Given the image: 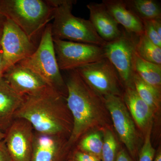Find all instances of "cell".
Segmentation results:
<instances>
[{"label":"cell","instance_id":"e0dca14e","mask_svg":"<svg viewBox=\"0 0 161 161\" xmlns=\"http://www.w3.org/2000/svg\"><path fill=\"white\" fill-rule=\"evenodd\" d=\"M122 98L137 125L142 129L148 128L152 123L153 112L139 96L134 87L125 88Z\"/></svg>","mask_w":161,"mask_h":161},{"label":"cell","instance_id":"836d02e7","mask_svg":"<svg viewBox=\"0 0 161 161\" xmlns=\"http://www.w3.org/2000/svg\"><path fill=\"white\" fill-rule=\"evenodd\" d=\"M3 26L0 28V42H1V38H2V34H3Z\"/></svg>","mask_w":161,"mask_h":161},{"label":"cell","instance_id":"9c48e42d","mask_svg":"<svg viewBox=\"0 0 161 161\" xmlns=\"http://www.w3.org/2000/svg\"><path fill=\"white\" fill-rule=\"evenodd\" d=\"M0 47L4 71L28 58L36 48L31 39L17 25L6 19L3 25Z\"/></svg>","mask_w":161,"mask_h":161},{"label":"cell","instance_id":"4dcf8cb0","mask_svg":"<svg viewBox=\"0 0 161 161\" xmlns=\"http://www.w3.org/2000/svg\"><path fill=\"white\" fill-rule=\"evenodd\" d=\"M153 161H161V150L160 148L158 149L157 151H156Z\"/></svg>","mask_w":161,"mask_h":161},{"label":"cell","instance_id":"d6a6232c","mask_svg":"<svg viewBox=\"0 0 161 161\" xmlns=\"http://www.w3.org/2000/svg\"><path fill=\"white\" fill-rule=\"evenodd\" d=\"M5 133L2 131H0V141H2L4 140L5 138Z\"/></svg>","mask_w":161,"mask_h":161},{"label":"cell","instance_id":"e575fe53","mask_svg":"<svg viewBox=\"0 0 161 161\" xmlns=\"http://www.w3.org/2000/svg\"><path fill=\"white\" fill-rule=\"evenodd\" d=\"M64 161H72V160L70 158Z\"/></svg>","mask_w":161,"mask_h":161},{"label":"cell","instance_id":"9a60e30c","mask_svg":"<svg viewBox=\"0 0 161 161\" xmlns=\"http://www.w3.org/2000/svg\"><path fill=\"white\" fill-rule=\"evenodd\" d=\"M24 99L4 79L0 81V131L5 133L8 130Z\"/></svg>","mask_w":161,"mask_h":161},{"label":"cell","instance_id":"7c38bea8","mask_svg":"<svg viewBox=\"0 0 161 161\" xmlns=\"http://www.w3.org/2000/svg\"><path fill=\"white\" fill-rule=\"evenodd\" d=\"M3 79L17 93L23 96L34 94L49 86L33 71L19 63L6 70Z\"/></svg>","mask_w":161,"mask_h":161},{"label":"cell","instance_id":"4fadbf2b","mask_svg":"<svg viewBox=\"0 0 161 161\" xmlns=\"http://www.w3.org/2000/svg\"><path fill=\"white\" fill-rule=\"evenodd\" d=\"M62 136L35 132L31 161H64L66 152Z\"/></svg>","mask_w":161,"mask_h":161},{"label":"cell","instance_id":"f1b7e54d","mask_svg":"<svg viewBox=\"0 0 161 161\" xmlns=\"http://www.w3.org/2000/svg\"><path fill=\"white\" fill-rule=\"evenodd\" d=\"M153 25L160 36L161 37V18L151 20Z\"/></svg>","mask_w":161,"mask_h":161},{"label":"cell","instance_id":"ac0fdd59","mask_svg":"<svg viewBox=\"0 0 161 161\" xmlns=\"http://www.w3.org/2000/svg\"><path fill=\"white\" fill-rule=\"evenodd\" d=\"M134 71L146 83L161 92V65L146 61L136 54Z\"/></svg>","mask_w":161,"mask_h":161},{"label":"cell","instance_id":"8992f818","mask_svg":"<svg viewBox=\"0 0 161 161\" xmlns=\"http://www.w3.org/2000/svg\"><path fill=\"white\" fill-rule=\"evenodd\" d=\"M139 37L124 30L118 37L103 46L104 58L114 67L125 88L134 87V60Z\"/></svg>","mask_w":161,"mask_h":161},{"label":"cell","instance_id":"5bb4252c","mask_svg":"<svg viewBox=\"0 0 161 161\" xmlns=\"http://www.w3.org/2000/svg\"><path fill=\"white\" fill-rule=\"evenodd\" d=\"M90 12V21L96 33L105 42L115 40L120 36L119 24L110 14L102 3H91L87 5Z\"/></svg>","mask_w":161,"mask_h":161},{"label":"cell","instance_id":"7a4b0ae2","mask_svg":"<svg viewBox=\"0 0 161 161\" xmlns=\"http://www.w3.org/2000/svg\"><path fill=\"white\" fill-rule=\"evenodd\" d=\"M66 83L65 100L73 121V127L67 145L75 143L88 130L102 120L103 98L84 81L76 70L70 71Z\"/></svg>","mask_w":161,"mask_h":161},{"label":"cell","instance_id":"1f68e13d","mask_svg":"<svg viewBox=\"0 0 161 161\" xmlns=\"http://www.w3.org/2000/svg\"><path fill=\"white\" fill-rule=\"evenodd\" d=\"M6 19L5 17L0 13V28L3 27V24H4Z\"/></svg>","mask_w":161,"mask_h":161},{"label":"cell","instance_id":"44dd1931","mask_svg":"<svg viewBox=\"0 0 161 161\" xmlns=\"http://www.w3.org/2000/svg\"><path fill=\"white\" fill-rule=\"evenodd\" d=\"M136 51L144 60L161 65V47L153 43L144 34L139 37Z\"/></svg>","mask_w":161,"mask_h":161},{"label":"cell","instance_id":"7402d4cb","mask_svg":"<svg viewBox=\"0 0 161 161\" xmlns=\"http://www.w3.org/2000/svg\"><path fill=\"white\" fill-rule=\"evenodd\" d=\"M103 140L98 132H92L85 136L79 142L78 150L95 156L101 160Z\"/></svg>","mask_w":161,"mask_h":161},{"label":"cell","instance_id":"d6986e66","mask_svg":"<svg viewBox=\"0 0 161 161\" xmlns=\"http://www.w3.org/2000/svg\"><path fill=\"white\" fill-rule=\"evenodd\" d=\"M125 2L142 21L161 18V5L155 0H125Z\"/></svg>","mask_w":161,"mask_h":161},{"label":"cell","instance_id":"5b68a950","mask_svg":"<svg viewBox=\"0 0 161 161\" xmlns=\"http://www.w3.org/2000/svg\"><path fill=\"white\" fill-rule=\"evenodd\" d=\"M19 64L33 71L48 86L66 98V83L60 73L56 58L51 24H47L44 28L35 51Z\"/></svg>","mask_w":161,"mask_h":161},{"label":"cell","instance_id":"30bf717a","mask_svg":"<svg viewBox=\"0 0 161 161\" xmlns=\"http://www.w3.org/2000/svg\"><path fill=\"white\" fill-rule=\"evenodd\" d=\"M103 99L120 140L126 147L131 157L136 161L138 157L136 130L126 106L122 97L117 95H107Z\"/></svg>","mask_w":161,"mask_h":161},{"label":"cell","instance_id":"2e32d148","mask_svg":"<svg viewBox=\"0 0 161 161\" xmlns=\"http://www.w3.org/2000/svg\"><path fill=\"white\" fill-rule=\"evenodd\" d=\"M107 10L116 23L130 33L140 36L144 34L142 22L128 8L125 0H103Z\"/></svg>","mask_w":161,"mask_h":161},{"label":"cell","instance_id":"52a82bcc","mask_svg":"<svg viewBox=\"0 0 161 161\" xmlns=\"http://www.w3.org/2000/svg\"><path fill=\"white\" fill-rule=\"evenodd\" d=\"M86 84L103 98L109 95L122 96L123 85L118 73L107 58L76 69Z\"/></svg>","mask_w":161,"mask_h":161},{"label":"cell","instance_id":"484cf974","mask_svg":"<svg viewBox=\"0 0 161 161\" xmlns=\"http://www.w3.org/2000/svg\"><path fill=\"white\" fill-rule=\"evenodd\" d=\"M70 159L72 161H101L94 156L78 150H76L73 153Z\"/></svg>","mask_w":161,"mask_h":161},{"label":"cell","instance_id":"8fae6325","mask_svg":"<svg viewBox=\"0 0 161 161\" xmlns=\"http://www.w3.org/2000/svg\"><path fill=\"white\" fill-rule=\"evenodd\" d=\"M34 136V130L27 121L15 119L3 140L13 161H31Z\"/></svg>","mask_w":161,"mask_h":161},{"label":"cell","instance_id":"83f0119b","mask_svg":"<svg viewBox=\"0 0 161 161\" xmlns=\"http://www.w3.org/2000/svg\"><path fill=\"white\" fill-rule=\"evenodd\" d=\"M115 161H136L131 157L125 150H121L119 151Z\"/></svg>","mask_w":161,"mask_h":161},{"label":"cell","instance_id":"ba28073f","mask_svg":"<svg viewBox=\"0 0 161 161\" xmlns=\"http://www.w3.org/2000/svg\"><path fill=\"white\" fill-rule=\"evenodd\" d=\"M60 70L72 71L105 58L103 47L53 39Z\"/></svg>","mask_w":161,"mask_h":161},{"label":"cell","instance_id":"603a6c76","mask_svg":"<svg viewBox=\"0 0 161 161\" xmlns=\"http://www.w3.org/2000/svg\"><path fill=\"white\" fill-rule=\"evenodd\" d=\"M118 151V145L114 135L110 130L104 134L102 150L101 161H115Z\"/></svg>","mask_w":161,"mask_h":161},{"label":"cell","instance_id":"277c9868","mask_svg":"<svg viewBox=\"0 0 161 161\" xmlns=\"http://www.w3.org/2000/svg\"><path fill=\"white\" fill-rule=\"evenodd\" d=\"M53 12L49 0H0V13L31 40L53 19Z\"/></svg>","mask_w":161,"mask_h":161},{"label":"cell","instance_id":"4316f807","mask_svg":"<svg viewBox=\"0 0 161 161\" xmlns=\"http://www.w3.org/2000/svg\"><path fill=\"white\" fill-rule=\"evenodd\" d=\"M0 161H13L4 140L0 141Z\"/></svg>","mask_w":161,"mask_h":161},{"label":"cell","instance_id":"ffe728a7","mask_svg":"<svg viewBox=\"0 0 161 161\" xmlns=\"http://www.w3.org/2000/svg\"><path fill=\"white\" fill-rule=\"evenodd\" d=\"M133 84L139 96L151 108L153 112L159 109L161 105V92L142 80L135 73Z\"/></svg>","mask_w":161,"mask_h":161},{"label":"cell","instance_id":"f546056e","mask_svg":"<svg viewBox=\"0 0 161 161\" xmlns=\"http://www.w3.org/2000/svg\"><path fill=\"white\" fill-rule=\"evenodd\" d=\"M5 73L4 64H3V53L2 48L0 47V81L3 79V76Z\"/></svg>","mask_w":161,"mask_h":161},{"label":"cell","instance_id":"d4e9b609","mask_svg":"<svg viewBox=\"0 0 161 161\" xmlns=\"http://www.w3.org/2000/svg\"><path fill=\"white\" fill-rule=\"evenodd\" d=\"M143 25L144 34L156 45L161 47V37L159 36L151 20L142 21Z\"/></svg>","mask_w":161,"mask_h":161},{"label":"cell","instance_id":"cb8c5ba5","mask_svg":"<svg viewBox=\"0 0 161 161\" xmlns=\"http://www.w3.org/2000/svg\"><path fill=\"white\" fill-rule=\"evenodd\" d=\"M152 123L147 128L143 147L138 154V161H153L156 153L155 149L153 147L151 141V133Z\"/></svg>","mask_w":161,"mask_h":161},{"label":"cell","instance_id":"6da1fadb","mask_svg":"<svg viewBox=\"0 0 161 161\" xmlns=\"http://www.w3.org/2000/svg\"><path fill=\"white\" fill-rule=\"evenodd\" d=\"M17 118L27 121L35 132L46 135H70L73 127L65 97L50 86L25 95L15 115Z\"/></svg>","mask_w":161,"mask_h":161},{"label":"cell","instance_id":"3957f363","mask_svg":"<svg viewBox=\"0 0 161 161\" xmlns=\"http://www.w3.org/2000/svg\"><path fill=\"white\" fill-rule=\"evenodd\" d=\"M54 7L52 34L53 39L103 47L106 42L96 33L89 20L77 17L72 13L73 0H49Z\"/></svg>","mask_w":161,"mask_h":161}]
</instances>
